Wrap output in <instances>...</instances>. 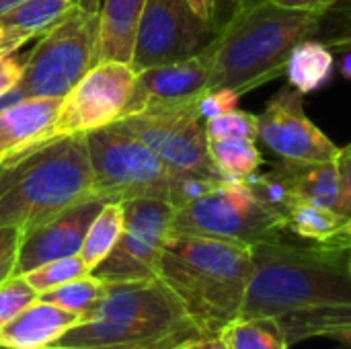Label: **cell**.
Listing matches in <instances>:
<instances>
[{"instance_id":"6da1fadb","label":"cell","mask_w":351,"mask_h":349,"mask_svg":"<svg viewBox=\"0 0 351 349\" xmlns=\"http://www.w3.org/2000/svg\"><path fill=\"white\" fill-rule=\"evenodd\" d=\"M239 317L267 319L290 346L329 339L351 325V247L284 239L253 247Z\"/></svg>"},{"instance_id":"7a4b0ae2","label":"cell","mask_w":351,"mask_h":349,"mask_svg":"<svg viewBox=\"0 0 351 349\" xmlns=\"http://www.w3.org/2000/svg\"><path fill=\"white\" fill-rule=\"evenodd\" d=\"M253 274V247L193 234H169L156 278L185 306L204 335L239 319Z\"/></svg>"},{"instance_id":"3957f363","label":"cell","mask_w":351,"mask_h":349,"mask_svg":"<svg viewBox=\"0 0 351 349\" xmlns=\"http://www.w3.org/2000/svg\"><path fill=\"white\" fill-rule=\"evenodd\" d=\"M204 333L158 278L107 284L99 306L66 331L60 349H177Z\"/></svg>"},{"instance_id":"277c9868","label":"cell","mask_w":351,"mask_h":349,"mask_svg":"<svg viewBox=\"0 0 351 349\" xmlns=\"http://www.w3.org/2000/svg\"><path fill=\"white\" fill-rule=\"evenodd\" d=\"M93 195L86 140L51 138L0 158V228L27 232Z\"/></svg>"},{"instance_id":"5b68a950","label":"cell","mask_w":351,"mask_h":349,"mask_svg":"<svg viewBox=\"0 0 351 349\" xmlns=\"http://www.w3.org/2000/svg\"><path fill=\"white\" fill-rule=\"evenodd\" d=\"M321 14L292 10L271 0L239 12L212 39L210 88H232L241 97L286 72L296 43L315 37Z\"/></svg>"},{"instance_id":"8992f818","label":"cell","mask_w":351,"mask_h":349,"mask_svg":"<svg viewBox=\"0 0 351 349\" xmlns=\"http://www.w3.org/2000/svg\"><path fill=\"white\" fill-rule=\"evenodd\" d=\"M97 37L99 14L74 6L33 45L21 80L0 99V109L29 97L64 99L93 68Z\"/></svg>"},{"instance_id":"52a82bcc","label":"cell","mask_w":351,"mask_h":349,"mask_svg":"<svg viewBox=\"0 0 351 349\" xmlns=\"http://www.w3.org/2000/svg\"><path fill=\"white\" fill-rule=\"evenodd\" d=\"M93 195L105 202L165 200L171 204L175 171L140 140L113 125L84 134Z\"/></svg>"},{"instance_id":"ba28073f","label":"cell","mask_w":351,"mask_h":349,"mask_svg":"<svg viewBox=\"0 0 351 349\" xmlns=\"http://www.w3.org/2000/svg\"><path fill=\"white\" fill-rule=\"evenodd\" d=\"M171 234H193L255 247L284 239L280 216L269 212L247 181L222 179L212 191L181 206L173 214Z\"/></svg>"},{"instance_id":"9c48e42d","label":"cell","mask_w":351,"mask_h":349,"mask_svg":"<svg viewBox=\"0 0 351 349\" xmlns=\"http://www.w3.org/2000/svg\"><path fill=\"white\" fill-rule=\"evenodd\" d=\"M111 125L140 140L173 171L220 177L208 152L206 121L197 113V101L142 111Z\"/></svg>"},{"instance_id":"30bf717a","label":"cell","mask_w":351,"mask_h":349,"mask_svg":"<svg viewBox=\"0 0 351 349\" xmlns=\"http://www.w3.org/2000/svg\"><path fill=\"white\" fill-rule=\"evenodd\" d=\"M123 230L113 251L90 272L105 284L156 278L175 208L165 200L123 202Z\"/></svg>"},{"instance_id":"8fae6325","label":"cell","mask_w":351,"mask_h":349,"mask_svg":"<svg viewBox=\"0 0 351 349\" xmlns=\"http://www.w3.org/2000/svg\"><path fill=\"white\" fill-rule=\"evenodd\" d=\"M136 70L125 62H99L62 99L53 138L88 134L125 117Z\"/></svg>"},{"instance_id":"7c38bea8","label":"cell","mask_w":351,"mask_h":349,"mask_svg":"<svg viewBox=\"0 0 351 349\" xmlns=\"http://www.w3.org/2000/svg\"><path fill=\"white\" fill-rule=\"evenodd\" d=\"M214 31L187 0H146L136 29L132 68L136 72L171 64L202 51Z\"/></svg>"},{"instance_id":"4fadbf2b","label":"cell","mask_w":351,"mask_h":349,"mask_svg":"<svg viewBox=\"0 0 351 349\" xmlns=\"http://www.w3.org/2000/svg\"><path fill=\"white\" fill-rule=\"evenodd\" d=\"M257 140L288 163L337 160L341 150L308 119L302 95L290 84L278 88L257 115Z\"/></svg>"},{"instance_id":"5bb4252c","label":"cell","mask_w":351,"mask_h":349,"mask_svg":"<svg viewBox=\"0 0 351 349\" xmlns=\"http://www.w3.org/2000/svg\"><path fill=\"white\" fill-rule=\"evenodd\" d=\"M212 68L214 45L210 41L202 51L189 58L136 72V82L125 117L142 111L199 101V97L210 88Z\"/></svg>"},{"instance_id":"9a60e30c","label":"cell","mask_w":351,"mask_h":349,"mask_svg":"<svg viewBox=\"0 0 351 349\" xmlns=\"http://www.w3.org/2000/svg\"><path fill=\"white\" fill-rule=\"evenodd\" d=\"M107 202L101 197H86L60 214L51 216L49 220L41 222L39 226L23 232L19 261H16V276H25L27 272L62 257L78 255L88 232L90 222L101 212Z\"/></svg>"},{"instance_id":"2e32d148","label":"cell","mask_w":351,"mask_h":349,"mask_svg":"<svg viewBox=\"0 0 351 349\" xmlns=\"http://www.w3.org/2000/svg\"><path fill=\"white\" fill-rule=\"evenodd\" d=\"M62 99L29 97L0 109V158L53 138Z\"/></svg>"},{"instance_id":"e0dca14e","label":"cell","mask_w":351,"mask_h":349,"mask_svg":"<svg viewBox=\"0 0 351 349\" xmlns=\"http://www.w3.org/2000/svg\"><path fill=\"white\" fill-rule=\"evenodd\" d=\"M78 323V315L37 298L0 327V348L47 349Z\"/></svg>"},{"instance_id":"ac0fdd59","label":"cell","mask_w":351,"mask_h":349,"mask_svg":"<svg viewBox=\"0 0 351 349\" xmlns=\"http://www.w3.org/2000/svg\"><path fill=\"white\" fill-rule=\"evenodd\" d=\"M144 4L146 0H103L99 10V37L93 60L95 64L107 60L132 64L136 29Z\"/></svg>"},{"instance_id":"d6986e66","label":"cell","mask_w":351,"mask_h":349,"mask_svg":"<svg viewBox=\"0 0 351 349\" xmlns=\"http://www.w3.org/2000/svg\"><path fill=\"white\" fill-rule=\"evenodd\" d=\"M286 232L317 245H350L351 220L335 210L313 204L308 200H296L284 216Z\"/></svg>"},{"instance_id":"ffe728a7","label":"cell","mask_w":351,"mask_h":349,"mask_svg":"<svg viewBox=\"0 0 351 349\" xmlns=\"http://www.w3.org/2000/svg\"><path fill=\"white\" fill-rule=\"evenodd\" d=\"M333 72H335L333 49L323 41L308 37L294 45V49L288 56L284 74L292 88H296L300 95H308L323 88L331 80Z\"/></svg>"},{"instance_id":"44dd1931","label":"cell","mask_w":351,"mask_h":349,"mask_svg":"<svg viewBox=\"0 0 351 349\" xmlns=\"http://www.w3.org/2000/svg\"><path fill=\"white\" fill-rule=\"evenodd\" d=\"M288 163V160H286ZM296 195L313 204L339 212L341 179L337 160L327 163H288Z\"/></svg>"},{"instance_id":"7402d4cb","label":"cell","mask_w":351,"mask_h":349,"mask_svg":"<svg viewBox=\"0 0 351 349\" xmlns=\"http://www.w3.org/2000/svg\"><path fill=\"white\" fill-rule=\"evenodd\" d=\"M210 158L222 179L245 181L263 165L257 140L251 138H210Z\"/></svg>"},{"instance_id":"603a6c76","label":"cell","mask_w":351,"mask_h":349,"mask_svg":"<svg viewBox=\"0 0 351 349\" xmlns=\"http://www.w3.org/2000/svg\"><path fill=\"white\" fill-rule=\"evenodd\" d=\"M72 8L74 4L70 0H27L0 16V27L35 39L56 27Z\"/></svg>"},{"instance_id":"cb8c5ba5","label":"cell","mask_w":351,"mask_h":349,"mask_svg":"<svg viewBox=\"0 0 351 349\" xmlns=\"http://www.w3.org/2000/svg\"><path fill=\"white\" fill-rule=\"evenodd\" d=\"M121 230H123V206L115 202H107L90 222L82 249L78 253L90 272L113 251V247L121 237Z\"/></svg>"},{"instance_id":"d4e9b609","label":"cell","mask_w":351,"mask_h":349,"mask_svg":"<svg viewBox=\"0 0 351 349\" xmlns=\"http://www.w3.org/2000/svg\"><path fill=\"white\" fill-rule=\"evenodd\" d=\"M249 183V187L253 189L255 197L276 216L282 218L288 212V208L298 200L296 189H294V181L288 169L286 160H280L274 165L271 171L267 173H253L251 177L245 179ZM286 228V226H284Z\"/></svg>"},{"instance_id":"484cf974","label":"cell","mask_w":351,"mask_h":349,"mask_svg":"<svg viewBox=\"0 0 351 349\" xmlns=\"http://www.w3.org/2000/svg\"><path fill=\"white\" fill-rule=\"evenodd\" d=\"M105 288H107V284L103 280L95 278L93 274H86V276L76 278L60 288L39 294V298L45 302H51L68 313H74L82 319L99 306V302L105 294Z\"/></svg>"},{"instance_id":"4316f807","label":"cell","mask_w":351,"mask_h":349,"mask_svg":"<svg viewBox=\"0 0 351 349\" xmlns=\"http://www.w3.org/2000/svg\"><path fill=\"white\" fill-rule=\"evenodd\" d=\"M230 349H290L284 333L267 319L239 317L220 333Z\"/></svg>"},{"instance_id":"83f0119b","label":"cell","mask_w":351,"mask_h":349,"mask_svg":"<svg viewBox=\"0 0 351 349\" xmlns=\"http://www.w3.org/2000/svg\"><path fill=\"white\" fill-rule=\"evenodd\" d=\"M90 274V269L84 265V261L80 259V255H72V257H62V259H53L47 261L31 272L25 274V280L31 284V288L37 294H45L53 288H60L76 278H82Z\"/></svg>"},{"instance_id":"f1b7e54d","label":"cell","mask_w":351,"mask_h":349,"mask_svg":"<svg viewBox=\"0 0 351 349\" xmlns=\"http://www.w3.org/2000/svg\"><path fill=\"white\" fill-rule=\"evenodd\" d=\"M315 39L327 43L333 51L351 45V0H335L333 6L321 14Z\"/></svg>"},{"instance_id":"f546056e","label":"cell","mask_w":351,"mask_h":349,"mask_svg":"<svg viewBox=\"0 0 351 349\" xmlns=\"http://www.w3.org/2000/svg\"><path fill=\"white\" fill-rule=\"evenodd\" d=\"M206 136L210 138H251L257 140V115L232 109L206 121Z\"/></svg>"},{"instance_id":"4dcf8cb0","label":"cell","mask_w":351,"mask_h":349,"mask_svg":"<svg viewBox=\"0 0 351 349\" xmlns=\"http://www.w3.org/2000/svg\"><path fill=\"white\" fill-rule=\"evenodd\" d=\"M39 294L31 288L25 276H12L0 284V327H4L23 309L35 302Z\"/></svg>"},{"instance_id":"1f68e13d","label":"cell","mask_w":351,"mask_h":349,"mask_svg":"<svg viewBox=\"0 0 351 349\" xmlns=\"http://www.w3.org/2000/svg\"><path fill=\"white\" fill-rule=\"evenodd\" d=\"M241 95L232 88H212L206 91L197 101V113L204 121L218 117L222 113H228L232 109H239Z\"/></svg>"},{"instance_id":"d6a6232c","label":"cell","mask_w":351,"mask_h":349,"mask_svg":"<svg viewBox=\"0 0 351 349\" xmlns=\"http://www.w3.org/2000/svg\"><path fill=\"white\" fill-rule=\"evenodd\" d=\"M21 241H23V232L19 228H10V226L0 228V284L16 276Z\"/></svg>"},{"instance_id":"836d02e7","label":"cell","mask_w":351,"mask_h":349,"mask_svg":"<svg viewBox=\"0 0 351 349\" xmlns=\"http://www.w3.org/2000/svg\"><path fill=\"white\" fill-rule=\"evenodd\" d=\"M337 165H339V179H341V206H339V214L351 220V142L339 150Z\"/></svg>"},{"instance_id":"e575fe53","label":"cell","mask_w":351,"mask_h":349,"mask_svg":"<svg viewBox=\"0 0 351 349\" xmlns=\"http://www.w3.org/2000/svg\"><path fill=\"white\" fill-rule=\"evenodd\" d=\"M23 76V60L14 53H6L0 58V99L21 80Z\"/></svg>"},{"instance_id":"d590c367","label":"cell","mask_w":351,"mask_h":349,"mask_svg":"<svg viewBox=\"0 0 351 349\" xmlns=\"http://www.w3.org/2000/svg\"><path fill=\"white\" fill-rule=\"evenodd\" d=\"M241 10V0H214V33L222 31Z\"/></svg>"},{"instance_id":"8d00e7d4","label":"cell","mask_w":351,"mask_h":349,"mask_svg":"<svg viewBox=\"0 0 351 349\" xmlns=\"http://www.w3.org/2000/svg\"><path fill=\"white\" fill-rule=\"evenodd\" d=\"M278 6L284 8H292V10H304V12H315V14H323L327 12L335 0H271Z\"/></svg>"},{"instance_id":"74e56055","label":"cell","mask_w":351,"mask_h":349,"mask_svg":"<svg viewBox=\"0 0 351 349\" xmlns=\"http://www.w3.org/2000/svg\"><path fill=\"white\" fill-rule=\"evenodd\" d=\"M27 41H31V39H27L21 33H14V31H8V29H2L0 27V58L6 56V53L19 51Z\"/></svg>"},{"instance_id":"f35d334b","label":"cell","mask_w":351,"mask_h":349,"mask_svg":"<svg viewBox=\"0 0 351 349\" xmlns=\"http://www.w3.org/2000/svg\"><path fill=\"white\" fill-rule=\"evenodd\" d=\"M181 349H230L226 339L218 333V335H202L195 337L191 341H187Z\"/></svg>"},{"instance_id":"ab89813d","label":"cell","mask_w":351,"mask_h":349,"mask_svg":"<svg viewBox=\"0 0 351 349\" xmlns=\"http://www.w3.org/2000/svg\"><path fill=\"white\" fill-rule=\"evenodd\" d=\"M193 12L214 31V0H187ZM216 35V33H214Z\"/></svg>"},{"instance_id":"60d3db41","label":"cell","mask_w":351,"mask_h":349,"mask_svg":"<svg viewBox=\"0 0 351 349\" xmlns=\"http://www.w3.org/2000/svg\"><path fill=\"white\" fill-rule=\"evenodd\" d=\"M339 51V58H337V70L343 78L351 80V45H346L341 49H335Z\"/></svg>"},{"instance_id":"b9f144b4","label":"cell","mask_w":351,"mask_h":349,"mask_svg":"<svg viewBox=\"0 0 351 349\" xmlns=\"http://www.w3.org/2000/svg\"><path fill=\"white\" fill-rule=\"evenodd\" d=\"M76 8L84 10V12H93V14H99L101 6H103V0H70Z\"/></svg>"},{"instance_id":"7bdbcfd3","label":"cell","mask_w":351,"mask_h":349,"mask_svg":"<svg viewBox=\"0 0 351 349\" xmlns=\"http://www.w3.org/2000/svg\"><path fill=\"white\" fill-rule=\"evenodd\" d=\"M329 339H333L337 346H341L343 349H351V325L341 329V331H337V333H333Z\"/></svg>"},{"instance_id":"ee69618b","label":"cell","mask_w":351,"mask_h":349,"mask_svg":"<svg viewBox=\"0 0 351 349\" xmlns=\"http://www.w3.org/2000/svg\"><path fill=\"white\" fill-rule=\"evenodd\" d=\"M23 2H27V0H0V16L8 14L10 10H14V8L21 6Z\"/></svg>"},{"instance_id":"f6af8a7d","label":"cell","mask_w":351,"mask_h":349,"mask_svg":"<svg viewBox=\"0 0 351 349\" xmlns=\"http://www.w3.org/2000/svg\"><path fill=\"white\" fill-rule=\"evenodd\" d=\"M263 2H267V0H241V10H239V12L249 10V8H253V6H257V4H263Z\"/></svg>"},{"instance_id":"bcb514c9","label":"cell","mask_w":351,"mask_h":349,"mask_svg":"<svg viewBox=\"0 0 351 349\" xmlns=\"http://www.w3.org/2000/svg\"><path fill=\"white\" fill-rule=\"evenodd\" d=\"M47 349H60V348H47Z\"/></svg>"},{"instance_id":"7dc6e473","label":"cell","mask_w":351,"mask_h":349,"mask_svg":"<svg viewBox=\"0 0 351 349\" xmlns=\"http://www.w3.org/2000/svg\"><path fill=\"white\" fill-rule=\"evenodd\" d=\"M177 349H181V348H177Z\"/></svg>"},{"instance_id":"c3c4849f","label":"cell","mask_w":351,"mask_h":349,"mask_svg":"<svg viewBox=\"0 0 351 349\" xmlns=\"http://www.w3.org/2000/svg\"><path fill=\"white\" fill-rule=\"evenodd\" d=\"M0 349H2V348H0Z\"/></svg>"}]
</instances>
